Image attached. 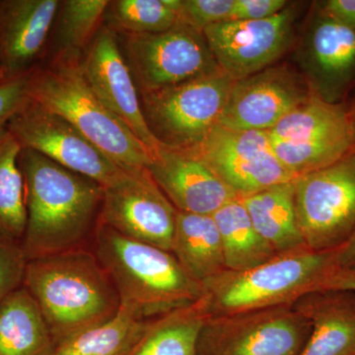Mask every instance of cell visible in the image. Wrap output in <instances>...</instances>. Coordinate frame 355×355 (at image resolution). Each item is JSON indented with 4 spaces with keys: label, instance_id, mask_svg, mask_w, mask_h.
<instances>
[{
    "label": "cell",
    "instance_id": "obj_29",
    "mask_svg": "<svg viewBox=\"0 0 355 355\" xmlns=\"http://www.w3.org/2000/svg\"><path fill=\"white\" fill-rule=\"evenodd\" d=\"M180 3L181 0H113L104 24L119 35L165 32L181 21Z\"/></svg>",
    "mask_w": 355,
    "mask_h": 355
},
{
    "label": "cell",
    "instance_id": "obj_17",
    "mask_svg": "<svg viewBox=\"0 0 355 355\" xmlns=\"http://www.w3.org/2000/svg\"><path fill=\"white\" fill-rule=\"evenodd\" d=\"M84 79L95 95L150 151L162 146L142 113L139 89L121 51L118 34L103 25L80 58Z\"/></svg>",
    "mask_w": 355,
    "mask_h": 355
},
{
    "label": "cell",
    "instance_id": "obj_36",
    "mask_svg": "<svg viewBox=\"0 0 355 355\" xmlns=\"http://www.w3.org/2000/svg\"><path fill=\"white\" fill-rule=\"evenodd\" d=\"M336 261L340 268H355V231L347 243L336 250Z\"/></svg>",
    "mask_w": 355,
    "mask_h": 355
},
{
    "label": "cell",
    "instance_id": "obj_8",
    "mask_svg": "<svg viewBox=\"0 0 355 355\" xmlns=\"http://www.w3.org/2000/svg\"><path fill=\"white\" fill-rule=\"evenodd\" d=\"M118 37L139 94L222 71L203 32L182 21L165 32Z\"/></svg>",
    "mask_w": 355,
    "mask_h": 355
},
{
    "label": "cell",
    "instance_id": "obj_16",
    "mask_svg": "<svg viewBox=\"0 0 355 355\" xmlns=\"http://www.w3.org/2000/svg\"><path fill=\"white\" fill-rule=\"evenodd\" d=\"M312 95L297 69L275 64L233 83L219 123L232 130L268 132Z\"/></svg>",
    "mask_w": 355,
    "mask_h": 355
},
{
    "label": "cell",
    "instance_id": "obj_23",
    "mask_svg": "<svg viewBox=\"0 0 355 355\" xmlns=\"http://www.w3.org/2000/svg\"><path fill=\"white\" fill-rule=\"evenodd\" d=\"M171 252L187 273L202 284L226 270L220 234L212 216L178 211Z\"/></svg>",
    "mask_w": 355,
    "mask_h": 355
},
{
    "label": "cell",
    "instance_id": "obj_7",
    "mask_svg": "<svg viewBox=\"0 0 355 355\" xmlns=\"http://www.w3.org/2000/svg\"><path fill=\"white\" fill-rule=\"evenodd\" d=\"M234 80L223 71L141 93L142 113L162 146L191 149L218 125Z\"/></svg>",
    "mask_w": 355,
    "mask_h": 355
},
{
    "label": "cell",
    "instance_id": "obj_28",
    "mask_svg": "<svg viewBox=\"0 0 355 355\" xmlns=\"http://www.w3.org/2000/svg\"><path fill=\"white\" fill-rule=\"evenodd\" d=\"M146 321L121 307L108 321L60 343L55 355H125L139 338Z\"/></svg>",
    "mask_w": 355,
    "mask_h": 355
},
{
    "label": "cell",
    "instance_id": "obj_15",
    "mask_svg": "<svg viewBox=\"0 0 355 355\" xmlns=\"http://www.w3.org/2000/svg\"><path fill=\"white\" fill-rule=\"evenodd\" d=\"M7 128L23 148L32 149L102 187L111 184L123 172V168L71 123L32 100L9 121Z\"/></svg>",
    "mask_w": 355,
    "mask_h": 355
},
{
    "label": "cell",
    "instance_id": "obj_25",
    "mask_svg": "<svg viewBox=\"0 0 355 355\" xmlns=\"http://www.w3.org/2000/svg\"><path fill=\"white\" fill-rule=\"evenodd\" d=\"M212 216L220 234L226 270H250L277 256L254 229L242 198L226 203Z\"/></svg>",
    "mask_w": 355,
    "mask_h": 355
},
{
    "label": "cell",
    "instance_id": "obj_5",
    "mask_svg": "<svg viewBox=\"0 0 355 355\" xmlns=\"http://www.w3.org/2000/svg\"><path fill=\"white\" fill-rule=\"evenodd\" d=\"M340 266L336 251L309 248L279 254L241 272L225 270L202 284L210 316L293 305L311 292L322 291Z\"/></svg>",
    "mask_w": 355,
    "mask_h": 355
},
{
    "label": "cell",
    "instance_id": "obj_18",
    "mask_svg": "<svg viewBox=\"0 0 355 355\" xmlns=\"http://www.w3.org/2000/svg\"><path fill=\"white\" fill-rule=\"evenodd\" d=\"M147 170L178 211L212 216L226 203L241 198L193 148L161 146Z\"/></svg>",
    "mask_w": 355,
    "mask_h": 355
},
{
    "label": "cell",
    "instance_id": "obj_30",
    "mask_svg": "<svg viewBox=\"0 0 355 355\" xmlns=\"http://www.w3.org/2000/svg\"><path fill=\"white\" fill-rule=\"evenodd\" d=\"M234 0H181L180 20L198 31L230 21Z\"/></svg>",
    "mask_w": 355,
    "mask_h": 355
},
{
    "label": "cell",
    "instance_id": "obj_11",
    "mask_svg": "<svg viewBox=\"0 0 355 355\" xmlns=\"http://www.w3.org/2000/svg\"><path fill=\"white\" fill-rule=\"evenodd\" d=\"M302 7L291 1L266 19L230 20L203 30L222 71L237 81L277 64L295 44Z\"/></svg>",
    "mask_w": 355,
    "mask_h": 355
},
{
    "label": "cell",
    "instance_id": "obj_26",
    "mask_svg": "<svg viewBox=\"0 0 355 355\" xmlns=\"http://www.w3.org/2000/svg\"><path fill=\"white\" fill-rule=\"evenodd\" d=\"M22 148L7 125L0 128V234L20 245L27 222Z\"/></svg>",
    "mask_w": 355,
    "mask_h": 355
},
{
    "label": "cell",
    "instance_id": "obj_33",
    "mask_svg": "<svg viewBox=\"0 0 355 355\" xmlns=\"http://www.w3.org/2000/svg\"><path fill=\"white\" fill-rule=\"evenodd\" d=\"M291 1L286 0H234L231 20H261L282 12Z\"/></svg>",
    "mask_w": 355,
    "mask_h": 355
},
{
    "label": "cell",
    "instance_id": "obj_37",
    "mask_svg": "<svg viewBox=\"0 0 355 355\" xmlns=\"http://www.w3.org/2000/svg\"><path fill=\"white\" fill-rule=\"evenodd\" d=\"M345 103L349 109L350 123H352V135H354V153H355V91Z\"/></svg>",
    "mask_w": 355,
    "mask_h": 355
},
{
    "label": "cell",
    "instance_id": "obj_1",
    "mask_svg": "<svg viewBox=\"0 0 355 355\" xmlns=\"http://www.w3.org/2000/svg\"><path fill=\"white\" fill-rule=\"evenodd\" d=\"M27 222L21 242L27 261L91 248L101 218L103 187L22 148Z\"/></svg>",
    "mask_w": 355,
    "mask_h": 355
},
{
    "label": "cell",
    "instance_id": "obj_20",
    "mask_svg": "<svg viewBox=\"0 0 355 355\" xmlns=\"http://www.w3.org/2000/svg\"><path fill=\"white\" fill-rule=\"evenodd\" d=\"M293 307L311 324L300 355H355V292H311Z\"/></svg>",
    "mask_w": 355,
    "mask_h": 355
},
{
    "label": "cell",
    "instance_id": "obj_3",
    "mask_svg": "<svg viewBox=\"0 0 355 355\" xmlns=\"http://www.w3.org/2000/svg\"><path fill=\"white\" fill-rule=\"evenodd\" d=\"M91 250L111 277L121 307L141 320L162 316L205 296L172 252L135 241L99 222Z\"/></svg>",
    "mask_w": 355,
    "mask_h": 355
},
{
    "label": "cell",
    "instance_id": "obj_22",
    "mask_svg": "<svg viewBox=\"0 0 355 355\" xmlns=\"http://www.w3.org/2000/svg\"><path fill=\"white\" fill-rule=\"evenodd\" d=\"M259 235L277 254L308 248L299 227L293 181L242 198Z\"/></svg>",
    "mask_w": 355,
    "mask_h": 355
},
{
    "label": "cell",
    "instance_id": "obj_24",
    "mask_svg": "<svg viewBox=\"0 0 355 355\" xmlns=\"http://www.w3.org/2000/svg\"><path fill=\"white\" fill-rule=\"evenodd\" d=\"M38 305L24 286L0 304V355H55Z\"/></svg>",
    "mask_w": 355,
    "mask_h": 355
},
{
    "label": "cell",
    "instance_id": "obj_27",
    "mask_svg": "<svg viewBox=\"0 0 355 355\" xmlns=\"http://www.w3.org/2000/svg\"><path fill=\"white\" fill-rule=\"evenodd\" d=\"M109 0H62L55 25L53 55L81 58L104 25Z\"/></svg>",
    "mask_w": 355,
    "mask_h": 355
},
{
    "label": "cell",
    "instance_id": "obj_38",
    "mask_svg": "<svg viewBox=\"0 0 355 355\" xmlns=\"http://www.w3.org/2000/svg\"><path fill=\"white\" fill-rule=\"evenodd\" d=\"M2 76V73H1V70H0V76Z\"/></svg>",
    "mask_w": 355,
    "mask_h": 355
},
{
    "label": "cell",
    "instance_id": "obj_6",
    "mask_svg": "<svg viewBox=\"0 0 355 355\" xmlns=\"http://www.w3.org/2000/svg\"><path fill=\"white\" fill-rule=\"evenodd\" d=\"M275 155L297 178L354 153L347 103L331 104L313 94L268 132Z\"/></svg>",
    "mask_w": 355,
    "mask_h": 355
},
{
    "label": "cell",
    "instance_id": "obj_14",
    "mask_svg": "<svg viewBox=\"0 0 355 355\" xmlns=\"http://www.w3.org/2000/svg\"><path fill=\"white\" fill-rule=\"evenodd\" d=\"M193 149L240 198L295 179L275 155L268 132L232 130L218 123Z\"/></svg>",
    "mask_w": 355,
    "mask_h": 355
},
{
    "label": "cell",
    "instance_id": "obj_32",
    "mask_svg": "<svg viewBox=\"0 0 355 355\" xmlns=\"http://www.w3.org/2000/svg\"><path fill=\"white\" fill-rule=\"evenodd\" d=\"M32 71L15 76H0V128L6 127L31 102L30 77Z\"/></svg>",
    "mask_w": 355,
    "mask_h": 355
},
{
    "label": "cell",
    "instance_id": "obj_34",
    "mask_svg": "<svg viewBox=\"0 0 355 355\" xmlns=\"http://www.w3.org/2000/svg\"><path fill=\"white\" fill-rule=\"evenodd\" d=\"M314 4L329 19L355 29V0H323Z\"/></svg>",
    "mask_w": 355,
    "mask_h": 355
},
{
    "label": "cell",
    "instance_id": "obj_19",
    "mask_svg": "<svg viewBox=\"0 0 355 355\" xmlns=\"http://www.w3.org/2000/svg\"><path fill=\"white\" fill-rule=\"evenodd\" d=\"M60 4V0H0L2 76H21L39 67Z\"/></svg>",
    "mask_w": 355,
    "mask_h": 355
},
{
    "label": "cell",
    "instance_id": "obj_31",
    "mask_svg": "<svg viewBox=\"0 0 355 355\" xmlns=\"http://www.w3.org/2000/svg\"><path fill=\"white\" fill-rule=\"evenodd\" d=\"M27 263L21 245L0 234V304L23 286Z\"/></svg>",
    "mask_w": 355,
    "mask_h": 355
},
{
    "label": "cell",
    "instance_id": "obj_21",
    "mask_svg": "<svg viewBox=\"0 0 355 355\" xmlns=\"http://www.w3.org/2000/svg\"><path fill=\"white\" fill-rule=\"evenodd\" d=\"M209 316L205 294L193 304L146 320L125 355H198L200 331Z\"/></svg>",
    "mask_w": 355,
    "mask_h": 355
},
{
    "label": "cell",
    "instance_id": "obj_10",
    "mask_svg": "<svg viewBox=\"0 0 355 355\" xmlns=\"http://www.w3.org/2000/svg\"><path fill=\"white\" fill-rule=\"evenodd\" d=\"M311 324L293 305L209 316L198 355H300Z\"/></svg>",
    "mask_w": 355,
    "mask_h": 355
},
{
    "label": "cell",
    "instance_id": "obj_2",
    "mask_svg": "<svg viewBox=\"0 0 355 355\" xmlns=\"http://www.w3.org/2000/svg\"><path fill=\"white\" fill-rule=\"evenodd\" d=\"M23 286L38 305L55 347L108 321L121 308L116 287L91 248L28 261Z\"/></svg>",
    "mask_w": 355,
    "mask_h": 355
},
{
    "label": "cell",
    "instance_id": "obj_13",
    "mask_svg": "<svg viewBox=\"0 0 355 355\" xmlns=\"http://www.w3.org/2000/svg\"><path fill=\"white\" fill-rule=\"evenodd\" d=\"M294 46L313 94L331 104L347 102L355 91V29L329 19L313 3Z\"/></svg>",
    "mask_w": 355,
    "mask_h": 355
},
{
    "label": "cell",
    "instance_id": "obj_35",
    "mask_svg": "<svg viewBox=\"0 0 355 355\" xmlns=\"http://www.w3.org/2000/svg\"><path fill=\"white\" fill-rule=\"evenodd\" d=\"M322 291L355 292V268H338L324 282Z\"/></svg>",
    "mask_w": 355,
    "mask_h": 355
},
{
    "label": "cell",
    "instance_id": "obj_4",
    "mask_svg": "<svg viewBox=\"0 0 355 355\" xmlns=\"http://www.w3.org/2000/svg\"><path fill=\"white\" fill-rule=\"evenodd\" d=\"M80 58L53 55L40 64L30 77L32 101L65 119L123 169H147L150 151L91 90Z\"/></svg>",
    "mask_w": 355,
    "mask_h": 355
},
{
    "label": "cell",
    "instance_id": "obj_12",
    "mask_svg": "<svg viewBox=\"0 0 355 355\" xmlns=\"http://www.w3.org/2000/svg\"><path fill=\"white\" fill-rule=\"evenodd\" d=\"M177 214L147 169H123L103 187L100 221L135 241L171 252Z\"/></svg>",
    "mask_w": 355,
    "mask_h": 355
},
{
    "label": "cell",
    "instance_id": "obj_9",
    "mask_svg": "<svg viewBox=\"0 0 355 355\" xmlns=\"http://www.w3.org/2000/svg\"><path fill=\"white\" fill-rule=\"evenodd\" d=\"M299 227L313 251H336L355 231V153L293 180Z\"/></svg>",
    "mask_w": 355,
    "mask_h": 355
}]
</instances>
